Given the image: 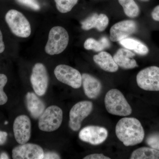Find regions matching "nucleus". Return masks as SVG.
Instances as JSON below:
<instances>
[{"mask_svg": "<svg viewBox=\"0 0 159 159\" xmlns=\"http://www.w3.org/2000/svg\"><path fill=\"white\" fill-rule=\"evenodd\" d=\"M118 139L126 146H134L142 142L145 132L138 119L125 117L119 120L116 127Z\"/></svg>", "mask_w": 159, "mask_h": 159, "instance_id": "nucleus-1", "label": "nucleus"}, {"mask_svg": "<svg viewBox=\"0 0 159 159\" xmlns=\"http://www.w3.org/2000/svg\"><path fill=\"white\" fill-rule=\"evenodd\" d=\"M106 109L108 113L119 116H127L132 109L123 94L117 89L110 90L104 99Z\"/></svg>", "mask_w": 159, "mask_h": 159, "instance_id": "nucleus-2", "label": "nucleus"}, {"mask_svg": "<svg viewBox=\"0 0 159 159\" xmlns=\"http://www.w3.org/2000/svg\"><path fill=\"white\" fill-rule=\"evenodd\" d=\"M69 42V34L66 30L61 26H55L49 32L45 51L51 55L61 54L66 48Z\"/></svg>", "mask_w": 159, "mask_h": 159, "instance_id": "nucleus-3", "label": "nucleus"}, {"mask_svg": "<svg viewBox=\"0 0 159 159\" xmlns=\"http://www.w3.org/2000/svg\"><path fill=\"white\" fill-rule=\"evenodd\" d=\"M6 24L12 34L17 37L28 38L31 34L30 23L20 11L10 9L5 16Z\"/></svg>", "mask_w": 159, "mask_h": 159, "instance_id": "nucleus-4", "label": "nucleus"}, {"mask_svg": "<svg viewBox=\"0 0 159 159\" xmlns=\"http://www.w3.org/2000/svg\"><path fill=\"white\" fill-rule=\"evenodd\" d=\"M62 120V110L56 106H51L40 116L39 128L43 131H54L59 128Z\"/></svg>", "mask_w": 159, "mask_h": 159, "instance_id": "nucleus-5", "label": "nucleus"}, {"mask_svg": "<svg viewBox=\"0 0 159 159\" xmlns=\"http://www.w3.org/2000/svg\"><path fill=\"white\" fill-rule=\"evenodd\" d=\"M136 80L144 90L159 91V67L152 66L143 69L137 74Z\"/></svg>", "mask_w": 159, "mask_h": 159, "instance_id": "nucleus-6", "label": "nucleus"}, {"mask_svg": "<svg viewBox=\"0 0 159 159\" xmlns=\"http://www.w3.org/2000/svg\"><path fill=\"white\" fill-rule=\"evenodd\" d=\"M93 110V103L91 101H80L75 104L70 112L69 126L71 129L74 131L79 130L82 121L91 113Z\"/></svg>", "mask_w": 159, "mask_h": 159, "instance_id": "nucleus-7", "label": "nucleus"}, {"mask_svg": "<svg viewBox=\"0 0 159 159\" xmlns=\"http://www.w3.org/2000/svg\"><path fill=\"white\" fill-rule=\"evenodd\" d=\"M54 74L59 81L73 88L77 89L81 87L82 75L79 71L70 66L59 65L55 68Z\"/></svg>", "mask_w": 159, "mask_h": 159, "instance_id": "nucleus-8", "label": "nucleus"}, {"mask_svg": "<svg viewBox=\"0 0 159 159\" xmlns=\"http://www.w3.org/2000/svg\"><path fill=\"white\" fill-rule=\"evenodd\" d=\"M30 80L35 93L40 97L46 93L48 86L49 76L43 64L37 63L34 65Z\"/></svg>", "mask_w": 159, "mask_h": 159, "instance_id": "nucleus-9", "label": "nucleus"}, {"mask_svg": "<svg viewBox=\"0 0 159 159\" xmlns=\"http://www.w3.org/2000/svg\"><path fill=\"white\" fill-rule=\"evenodd\" d=\"M108 133L107 129L96 125H89L80 132L79 139L93 145L102 144L107 139Z\"/></svg>", "mask_w": 159, "mask_h": 159, "instance_id": "nucleus-10", "label": "nucleus"}, {"mask_svg": "<svg viewBox=\"0 0 159 159\" xmlns=\"http://www.w3.org/2000/svg\"><path fill=\"white\" fill-rule=\"evenodd\" d=\"M15 138L20 145L25 144L31 138V122L29 117L21 115L16 118L13 123Z\"/></svg>", "mask_w": 159, "mask_h": 159, "instance_id": "nucleus-11", "label": "nucleus"}, {"mask_svg": "<svg viewBox=\"0 0 159 159\" xmlns=\"http://www.w3.org/2000/svg\"><path fill=\"white\" fill-rule=\"evenodd\" d=\"M137 30V24L134 21H122L112 26L110 31V38L112 42L120 41L134 34Z\"/></svg>", "mask_w": 159, "mask_h": 159, "instance_id": "nucleus-12", "label": "nucleus"}, {"mask_svg": "<svg viewBox=\"0 0 159 159\" xmlns=\"http://www.w3.org/2000/svg\"><path fill=\"white\" fill-rule=\"evenodd\" d=\"M43 150L39 145L25 143L18 145L12 151L14 159H42L43 158Z\"/></svg>", "mask_w": 159, "mask_h": 159, "instance_id": "nucleus-13", "label": "nucleus"}, {"mask_svg": "<svg viewBox=\"0 0 159 159\" xmlns=\"http://www.w3.org/2000/svg\"><path fill=\"white\" fill-rule=\"evenodd\" d=\"M82 84L84 93L89 99L99 97L102 89L101 83L97 78L88 74L82 75Z\"/></svg>", "mask_w": 159, "mask_h": 159, "instance_id": "nucleus-14", "label": "nucleus"}, {"mask_svg": "<svg viewBox=\"0 0 159 159\" xmlns=\"http://www.w3.org/2000/svg\"><path fill=\"white\" fill-rule=\"evenodd\" d=\"M109 24V19L106 15L94 13L81 22V28L84 30L96 28L98 31H104Z\"/></svg>", "mask_w": 159, "mask_h": 159, "instance_id": "nucleus-15", "label": "nucleus"}, {"mask_svg": "<svg viewBox=\"0 0 159 159\" xmlns=\"http://www.w3.org/2000/svg\"><path fill=\"white\" fill-rule=\"evenodd\" d=\"M135 54L128 49L120 48L113 56V59L117 65L125 70L132 69L138 66L135 60L133 57Z\"/></svg>", "mask_w": 159, "mask_h": 159, "instance_id": "nucleus-16", "label": "nucleus"}, {"mask_svg": "<svg viewBox=\"0 0 159 159\" xmlns=\"http://www.w3.org/2000/svg\"><path fill=\"white\" fill-rule=\"evenodd\" d=\"M27 108L31 116L34 119L39 118L45 108L44 103L36 94L28 93L26 96Z\"/></svg>", "mask_w": 159, "mask_h": 159, "instance_id": "nucleus-17", "label": "nucleus"}, {"mask_svg": "<svg viewBox=\"0 0 159 159\" xmlns=\"http://www.w3.org/2000/svg\"><path fill=\"white\" fill-rule=\"evenodd\" d=\"M93 60L100 68L107 72L114 73L119 69V66L115 62L113 57L105 51H101L94 55Z\"/></svg>", "mask_w": 159, "mask_h": 159, "instance_id": "nucleus-18", "label": "nucleus"}, {"mask_svg": "<svg viewBox=\"0 0 159 159\" xmlns=\"http://www.w3.org/2000/svg\"><path fill=\"white\" fill-rule=\"evenodd\" d=\"M119 43L125 48L133 50L139 55H146L149 52L147 46L139 40L135 39L126 38L120 40Z\"/></svg>", "mask_w": 159, "mask_h": 159, "instance_id": "nucleus-19", "label": "nucleus"}, {"mask_svg": "<svg viewBox=\"0 0 159 159\" xmlns=\"http://www.w3.org/2000/svg\"><path fill=\"white\" fill-rule=\"evenodd\" d=\"M130 159H159V150L151 147H142L134 150Z\"/></svg>", "mask_w": 159, "mask_h": 159, "instance_id": "nucleus-20", "label": "nucleus"}, {"mask_svg": "<svg viewBox=\"0 0 159 159\" xmlns=\"http://www.w3.org/2000/svg\"><path fill=\"white\" fill-rule=\"evenodd\" d=\"M109 47V42L105 37H102L98 41L91 38L88 39L84 43V48L88 50H93L96 52H101Z\"/></svg>", "mask_w": 159, "mask_h": 159, "instance_id": "nucleus-21", "label": "nucleus"}, {"mask_svg": "<svg viewBox=\"0 0 159 159\" xmlns=\"http://www.w3.org/2000/svg\"><path fill=\"white\" fill-rule=\"evenodd\" d=\"M125 14L130 18L136 17L140 13L139 6L134 0H118Z\"/></svg>", "mask_w": 159, "mask_h": 159, "instance_id": "nucleus-22", "label": "nucleus"}, {"mask_svg": "<svg viewBox=\"0 0 159 159\" xmlns=\"http://www.w3.org/2000/svg\"><path fill=\"white\" fill-rule=\"evenodd\" d=\"M57 10L62 13H67L71 11L78 0H54Z\"/></svg>", "mask_w": 159, "mask_h": 159, "instance_id": "nucleus-23", "label": "nucleus"}, {"mask_svg": "<svg viewBox=\"0 0 159 159\" xmlns=\"http://www.w3.org/2000/svg\"><path fill=\"white\" fill-rule=\"evenodd\" d=\"M8 81V78L5 74H0V105L6 104L8 101V97L4 92V88Z\"/></svg>", "mask_w": 159, "mask_h": 159, "instance_id": "nucleus-24", "label": "nucleus"}, {"mask_svg": "<svg viewBox=\"0 0 159 159\" xmlns=\"http://www.w3.org/2000/svg\"><path fill=\"white\" fill-rule=\"evenodd\" d=\"M146 144L151 148L159 150V133L148 135L146 139Z\"/></svg>", "mask_w": 159, "mask_h": 159, "instance_id": "nucleus-25", "label": "nucleus"}, {"mask_svg": "<svg viewBox=\"0 0 159 159\" xmlns=\"http://www.w3.org/2000/svg\"><path fill=\"white\" fill-rule=\"evenodd\" d=\"M19 3L34 10H39L40 6L37 0H16Z\"/></svg>", "mask_w": 159, "mask_h": 159, "instance_id": "nucleus-26", "label": "nucleus"}, {"mask_svg": "<svg viewBox=\"0 0 159 159\" xmlns=\"http://www.w3.org/2000/svg\"><path fill=\"white\" fill-rule=\"evenodd\" d=\"M84 159H110L109 157L105 156L103 154L95 153L89 155L84 157Z\"/></svg>", "mask_w": 159, "mask_h": 159, "instance_id": "nucleus-27", "label": "nucleus"}, {"mask_svg": "<svg viewBox=\"0 0 159 159\" xmlns=\"http://www.w3.org/2000/svg\"><path fill=\"white\" fill-rule=\"evenodd\" d=\"M45 159H60L59 156L54 152H47L44 154L43 158Z\"/></svg>", "mask_w": 159, "mask_h": 159, "instance_id": "nucleus-28", "label": "nucleus"}, {"mask_svg": "<svg viewBox=\"0 0 159 159\" xmlns=\"http://www.w3.org/2000/svg\"><path fill=\"white\" fill-rule=\"evenodd\" d=\"M152 17L154 20L159 21V5L157 6L151 13Z\"/></svg>", "mask_w": 159, "mask_h": 159, "instance_id": "nucleus-29", "label": "nucleus"}, {"mask_svg": "<svg viewBox=\"0 0 159 159\" xmlns=\"http://www.w3.org/2000/svg\"><path fill=\"white\" fill-rule=\"evenodd\" d=\"M8 134L5 131H0V145H2L6 143Z\"/></svg>", "mask_w": 159, "mask_h": 159, "instance_id": "nucleus-30", "label": "nucleus"}, {"mask_svg": "<svg viewBox=\"0 0 159 159\" xmlns=\"http://www.w3.org/2000/svg\"><path fill=\"white\" fill-rule=\"evenodd\" d=\"M5 50V43L3 41V34L0 29V54L2 53Z\"/></svg>", "mask_w": 159, "mask_h": 159, "instance_id": "nucleus-31", "label": "nucleus"}, {"mask_svg": "<svg viewBox=\"0 0 159 159\" xmlns=\"http://www.w3.org/2000/svg\"><path fill=\"white\" fill-rule=\"evenodd\" d=\"M0 159H9V157L7 154L5 152H3L1 154V156H0Z\"/></svg>", "mask_w": 159, "mask_h": 159, "instance_id": "nucleus-32", "label": "nucleus"}, {"mask_svg": "<svg viewBox=\"0 0 159 159\" xmlns=\"http://www.w3.org/2000/svg\"><path fill=\"white\" fill-rule=\"evenodd\" d=\"M140 1H142V2H148V1H149V0H140Z\"/></svg>", "mask_w": 159, "mask_h": 159, "instance_id": "nucleus-33", "label": "nucleus"}]
</instances>
